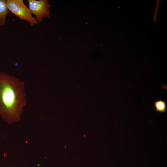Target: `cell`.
I'll use <instances>...</instances> for the list:
<instances>
[{
  "mask_svg": "<svg viewBox=\"0 0 167 167\" xmlns=\"http://www.w3.org/2000/svg\"><path fill=\"white\" fill-rule=\"evenodd\" d=\"M26 102L24 83L0 73V116L3 120L8 123L19 121Z\"/></svg>",
  "mask_w": 167,
  "mask_h": 167,
  "instance_id": "cell-1",
  "label": "cell"
},
{
  "mask_svg": "<svg viewBox=\"0 0 167 167\" xmlns=\"http://www.w3.org/2000/svg\"><path fill=\"white\" fill-rule=\"evenodd\" d=\"M7 7L11 13L20 19L28 21L32 26L38 23L32 14L29 8L24 4L23 0H6Z\"/></svg>",
  "mask_w": 167,
  "mask_h": 167,
  "instance_id": "cell-2",
  "label": "cell"
},
{
  "mask_svg": "<svg viewBox=\"0 0 167 167\" xmlns=\"http://www.w3.org/2000/svg\"><path fill=\"white\" fill-rule=\"evenodd\" d=\"M28 8L35 16L38 23H41L45 17H50L49 8L51 5L48 0H28Z\"/></svg>",
  "mask_w": 167,
  "mask_h": 167,
  "instance_id": "cell-3",
  "label": "cell"
},
{
  "mask_svg": "<svg viewBox=\"0 0 167 167\" xmlns=\"http://www.w3.org/2000/svg\"><path fill=\"white\" fill-rule=\"evenodd\" d=\"M10 13L7 7L6 0H0V26L5 24L6 17Z\"/></svg>",
  "mask_w": 167,
  "mask_h": 167,
  "instance_id": "cell-4",
  "label": "cell"
},
{
  "mask_svg": "<svg viewBox=\"0 0 167 167\" xmlns=\"http://www.w3.org/2000/svg\"><path fill=\"white\" fill-rule=\"evenodd\" d=\"M154 105L157 111L161 113L165 112L167 105L164 101L161 100L156 101L154 102Z\"/></svg>",
  "mask_w": 167,
  "mask_h": 167,
  "instance_id": "cell-5",
  "label": "cell"
}]
</instances>
